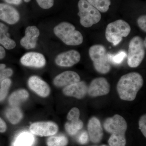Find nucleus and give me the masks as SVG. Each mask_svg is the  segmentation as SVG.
Listing matches in <instances>:
<instances>
[{
  "label": "nucleus",
  "instance_id": "obj_1",
  "mask_svg": "<svg viewBox=\"0 0 146 146\" xmlns=\"http://www.w3.org/2000/svg\"><path fill=\"white\" fill-rule=\"evenodd\" d=\"M142 76L132 72L121 77L117 84V91L121 99L132 101L136 98L138 91L143 85Z\"/></svg>",
  "mask_w": 146,
  "mask_h": 146
},
{
  "label": "nucleus",
  "instance_id": "obj_2",
  "mask_svg": "<svg viewBox=\"0 0 146 146\" xmlns=\"http://www.w3.org/2000/svg\"><path fill=\"white\" fill-rule=\"evenodd\" d=\"M104 127L106 131L111 134L108 140L110 146H125V134L127 124L123 117L117 114L108 118L105 121Z\"/></svg>",
  "mask_w": 146,
  "mask_h": 146
},
{
  "label": "nucleus",
  "instance_id": "obj_3",
  "mask_svg": "<svg viewBox=\"0 0 146 146\" xmlns=\"http://www.w3.org/2000/svg\"><path fill=\"white\" fill-rule=\"evenodd\" d=\"M53 31L56 36L66 45L78 46L83 43V36L81 33L76 29L74 25L68 22L58 24Z\"/></svg>",
  "mask_w": 146,
  "mask_h": 146
},
{
  "label": "nucleus",
  "instance_id": "obj_4",
  "mask_svg": "<svg viewBox=\"0 0 146 146\" xmlns=\"http://www.w3.org/2000/svg\"><path fill=\"white\" fill-rule=\"evenodd\" d=\"M131 28L127 22L123 20H118L108 25L106 29L105 37L108 42L116 46L121 43L123 37L130 33Z\"/></svg>",
  "mask_w": 146,
  "mask_h": 146
},
{
  "label": "nucleus",
  "instance_id": "obj_5",
  "mask_svg": "<svg viewBox=\"0 0 146 146\" xmlns=\"http://www.w3.org/2000/svg\"><path fill=\"white\" fill-rule=\"evenodd\" d=\"M89 53L94 68L98 72L102 74L109 72L111 66L108 58L106 48L103 45L96 44L91 46L89 48Z\"/></svg>",
  "mask_w": 146,
  "mask_h": 146
},
{
  "label": "nucleus",
  "instance_id": "obj_6",
  "mask_svg": "<svg viewBox=\"0 0 146 146\" xmlns=\"http://www.w3.org/2000/svg\"><path fill=\"white\" fill-rule=\"evenodd\" d=\"M78 7V15L80 18V22L82 26L91 27L100 21L102 16L100 11L86 0H80Z\"/></svg>",
  "mask_w": 146,
  "mask_h": 146
},
{
  "label": "nucleus",
  "instance_id": "obj_7",
  "mask_svg": "<svg viewBox=\"0 0 146 146\" xmlns=\"http://www.w3.org/2000/svg\"><path fill=\"white\" fill-rule=\"evenodd\" d=\"M145 47L141 36H136L131 39L129 45L127 64L131 68H136L141 65L145 54Z\"/></svg>",
  "mask_w": 146,
  "mask_h": 146
},
{
  "label": "nucleus",
  "instance_id": "obj_8",
  "mask_svg": "<svg viewBox=\"0 0 146 146\" xmlns=\"http://www.w3.org/2000/svg\"><path fill=\"white\" fill-rule=\"evenodd\" d=\"M33 134L41 136H53L57 133L58 126L51 121L38 122L32 124L29 128Z\"/></svg>",
  "mask_w": 146,
  "mask_h": 146
},
{
  "label": "nucleus",
  "instance_id": "obj_9",
  "mask_svg": "<svg viewBox=\"0 0 146 146\" xmlns=\"http://www.w3.org/2000/svg\"><path fill=\"white\" fill-rule=\"evenodd\" d=\"M80 111L77 108H73L68 112L67 119L70 122L65 123V127L70 135H75L83 127V122L80 119Z\"/></svg>",
  "mask_w": 146,
  "mask_h": 146
},
{
  "label": "nucleus",
  "instance_id": "obj_10",
  "mask_svg": "<svg viewBox=\"0 0 146 146\" xmlns=\"http://www.w3.org/2000/svg\"><path fill=\"white\" fill-rule=\"evenodd\" d=\"M110 90V85L107 80L104 77L93 80L88 87V94L91 97L101 96L107 95Z\"/></svg>",
  "mask_w": 146,
  "mask_h": 146
},
{
  "label": "nucleus",
  "instance_id": "obj_11",
  "mask_svg": "<svg viewBox=\"0 0 146 146\" xmlns=\"http://www.w3.org/2000/svg\"><path fill=\"white\" fill-rule=\"evenodd\" d=\"M81 56L78 51L72 50L61 53L56 56L55 63L61 67H70L80 61Z\"/></svg>",
  "mask_w": 146,
  "mask_h": 146
},
{
  "label": "nucleus",
  "instance_id": "obj_12",
  "mask_svg": "<svg viewBox=\"0 0 146 146\" xmlns=\"http://www.w3.org/2000/svg\"><path fill=\"white\" fill-rule=\"evenodd\" d=\"M88 87L86 82L79 81L64 87L63 94L66 96L74 97L78 99L83 98L88 93Z\"/></svg>",
  "mask_w": 146,
  "mask_h": 146
},
{
  "label": "nucleus",
  "instance_id": "obj_13",
  "mask_svg": "<svg viewBox=\"0 0 146 146\" xmlns=\"http://www.w3.org/2000/svg\"><path fill=\"white\" fill-rule=\"evenodd\" d=\"M25 32V36L20 41L21 46L28 50L34 48L40 35L39 29L35 26H31L27 28Z\"/></svg>",
  "mask_w": 146,
  "mask_h": 146
},
{
  "label": "nucleus",
  "instance_id": "obj_14",
  "mask_svg": "<svg viewBox=\"0 0 146 146\" xmlns=\"http://www.w3.org/2000/svg\"><path fill=\"white\" fill-rule=\"evenodd\" d=\"M29 87L40 96L46 98L50 95V89L48 84L36 76H32L28 80Z\"/></svg>",
  "mask_w": 146,
  "mask_h": 146
},
{
  "label": "nucleus",
  "instance_id": "obj_15",
  "mask_svg": "<svg viewBox=\"0 0 146 146\" xmlns=\"http://www.w3.org/2000/svg\"><path fill=\"white\" fill-rule=\"evenodd\" d=\"M80 81L78 74L74 71H67L60 73L55 77L53 83L58 87L66 86Z\"/></svg>",
  "mask_w": 146,
  "mask_h": 146
},
{
  "label": "nucleus",
  "instance_id": "obj_16",
  "mask_svg": "<svg viewBox=\"0 0 146 146\" xmlns=\"http://www.w3.org/2000/svg\"><path fill=\"white\" fill-rule=\"evenodd\" d=\"M21 62L25 66L41 68L46 65V60L44 56L40 53L30 52L22 56Z\"/></svg>",
  "mask_w": 146,
  "mask_h": 146
},
{
  "label": "nucleus",
  "instance_id": "obj_17",
  "mask_svg": "<svg viewBox=\"0 0 146 146\" xmlns=\"http://www.w3.org/2000/svg\"><path fill=\"white\" fill-rule=\"evenodd\" d=\"M88 133L90 140L94 143L101 141L103 136V131L100 120L96 117L89 119L87 125Z\"/></svg>",
  "mask_w": 146,
  "mask_h": 146
},
{
  "label": "nucleus",
  "instance_id": "obj_18",
  "mask_svg": "<svg viewBox=\"0 0 146 146\" xmlns=\"http://www.w3.org/2000/svg\"><path fill=\"white\" fill-rule=\"evenodd\" d=\"M19 12L12 6L0 3V20L10 25L17 23L20 20Z\"/></svg>",
  "mask_w": 146,
  "mask_h": 146
},
{
  "label": "nucleus",
  "instance_id": "obj_19",
  "mask_svg": "<svg viewBox=\"0 0 146 146\" xmlns=\"http://www.w3.org/2000/svg\"><path fill=\"white\" fill-rule=\"evenodd\" d=\"M0 44L8 50L13 49L16 46L15 41L9 38L8 27L1 23H0Z\"/></svg>",
  "mask_w": 146,
  "mask_h": 146
},
{
  "label": "nucleus",
  "instance_id": "obj_20",
  "mask_svg": "<svg viewBox=\"0 0 146 146\" xmlns=\"http://www.w3.org/2000/svg\"><path fill=\"white\" fill-rule=\"evenodd\" d=\"M29 93L24 89H19L13 92L9 96V102L12 107H17L18 106L28 99Z\"/></svg>",
  "mask_w": 146,
  "mask_h": 146
},
{
  "label": "nucleus",
  "instance_id": "obj_21",
  "mask_svg": "<svg viewBox=\"0 0 146 146\" xmlns=\"http://www.w3.org/2000/svg\"><path fill=\"white\" fill-rule=\"evenodd\" d=\"M6 115L9 121L13 125L17 124L23 117V112L17 107L8 108L7 110Z\"/></svg>",
  "mask_w": 146,
  "mask_h": 146
},
{
  "label": "nucleus",
  "instance_id": "obj_22",
  "mask_svg": "<svg viewBox=\"0 0 146 146\" xmlns=\"http://www.w3.org/2000/svg\"><path fill=\"white\" fill-rule=\"evenodd\" d=\"M33 136L29 133L25 132L17 137L11 146H31L33 143Z\"/></svg>",
  "mask_w": 146,
  "mask_h": 146
},
{
  "label": "nucleus",
  "instance_id": "obj_23",
  "mask_svg": "<svg viewBox=\"0 0 146 146\" xmlns=\"http://www.w3.org/2000/svg\"><path fill=\"white\" fill-rule=\"evenodd\" d=\"M100 12L106 13L109 10L111 5L110 0H86Z\"/></svg>",
  "mask_w": 146,
  "mask_h": 146
},
{
  "label": "nucleus",
  "instance_id": "obj_24",
  "mask_svg": "<svg viewBox=\"0 0 146 146\" xmlns=\"http://www.w3.org/2000/svg\"><path fill=\"white\" fill-rule=\"evenodd\" d=\"M68 143V138L64 135L52 136L47 141L48 146H66Z\"/></svg>",
  "mask_w": 146,
  "mask_h": 146
},
{
  "label": "nucleus",
  "instance_id": "obj_25",
  "mask_svg": "<svg viewBox=\"0 0 146 146\" xmlns=\"http://www.w3.org/2000/svg\"><path fill=\"white\" fill-rule=\"evenodd\" d=\"M127 56L126 52L124 51H121L117 54H115L107 53L108 58L110 62H111L113 64H121L122 63L123 60Z\"/></svg>",
  "mask_w": 146,
  "mask_h": 146
},
{
  "label": "nucleus",
  "instance_id": "obj_26",
  "mask_svg": "<svg viewBox=\"0 0 146 146\" xmlns=\"http://www.w3.org/2000/svg\"><path fill=\"white\" fill-rule=\"evenodd\" d=\"M11 84V80L9 78L5 79L0 83V101H1L5 99L7 96L9 89L10 88Z\"/></svg>",
  "mask_w": 146,
  "mask_h": 146
},
{
  "label": "nucleus",
  "instance_id": "obj_27",
  "mask_svg": "<svg viewBox=\"0 0 146 146\" xmlns=\"http://www.w3.org/2000/svg\"><path fill=\"white\" fill-rule=\"evenodd\" d=\"M37 3L41 8L48 9L54 5V0H36Z\"/></svg>",
  "mask_w": 146,
  "mask_h": 146
},
{
  "label": "nucleus",
  "instance_id": "obj_28",
  "mask_svg": "<svg viewBox=\"0 0 146 146\" xmlns=\"http://www.w3.org/2000/svg\"><path fill=\"white\" fill-rule=\"evenodd\" d=\"M13 74V71L10 68L5 69L0 71V83L5 79L11 76Z\"/></svg>",
  "mask_w": 146,
  "mask_h": 146
},
{
  "label": "nucleus",
  "instance_id": "obj_29",
  "mask_svg": "<svg viewBox=\"0 0 146 146\" xmlns=\"http://www.w3.org/2000/svg\"><path fill=\"white\" fill-rule=\"evenodd\" d=\"M139 128L145 137H146V115L141 116L139 121Z\"/></svg>",
  "mask_w": 146,
  "mask_h": 146
},
{
  "label": "nucleus",
  "instance_id": "obj_30",
  "mask_svg": "<svg viewBox=\"0 0 146 146\" xmlns=\"http://www.w3.org/2000/svg\"><path fill=\"white\" fill-rule=\"evenodd\" d=\"M138 27L145 32H146V16L145 15L140 16L137 19Z\"/></svg>",
  "mask_w": 146,
  "mask_h": 146
},
{
  "label": "nucleus",
  "instance_id": "obj_31",
  "mask_svg": "<svg viewBox=\"0 0 146 146\" xmlns=\"http://www.w3.org/2000/svg\"><path fill=\"white\" fill-rule=\"evenodd\" d=\"M89 140V135L86 131H83L79 136L78 141L82 145L86 144Z\"/></svg>",
  "mask_w": 146,
  "mask_h": 146
},
{
  "label": "nucleus",
  "instance_id": "obj_32",
  "mask_svg": "<svg viewBox=\"0 0 146 146\" xmlns=\"http://www.w3.org/2000/svg\"><path fill=\"white\" fill-rule=\"evenodd\" d=\"M7 129V126L5 122L0 117V132L4 133L6 131Z\"/></svg>",
  "mask_w": 146,
  "mask_h": 146
},
{
  "label": "nucleus",
  "instance_id": "obj_33",
  "mask_svg": "<svg viewBox=\"0 0 146 146\" xmlns=\"http://www.w3.org/2000/svg\"><path fill=\"white\" fill-rule=\"evenodd\" d=\"M6 2L12 4L19 5L21 3L22 0H5Z\"/></svg>",
  "mask_w": 146,
  "mask_h": 146
},
{
  "label": "nucleus",
  "instance_id": "obj_34",
  "mask_svg": "<svg viewBox=\"0 0 146 146\" xmlns=\"http://www.w3.org/2000/svg\"><path fill=\"white\" fill-rule=\"evenodd\" d=\"M5 51L3 47L0 46V59H3L5 57Z\"/></svg>",
  "mask_w": 146,
  "mask_h": 146
},
{
  "label": "nucleus",
  "instance_id": "obj_35",
  "mask_svg": "<svg viewBox=\"0 0 146 146\" xmlns=\"http://www.w3.org/2000/svg\"><path fill=\"white\" fill-rule=\"evenodd\" d=\"M6 65L4 64H0V71L5 69Z\"/></svg>",
  "mask_w": 146,
  "mask_h": 146
},
{
  "label": "nucleus",
  "instance_id": "obj_36",
  "mask_svg": "<svg viewBox=\"0 0 146 146\" xmlns=\"http://www.w3.org/2000/svg\"><path fill=\"white\" fill-rule=\"evenodd\" d=\"M146 38H145V40L143 41V44L144 45V46H145V47L146 48Z\"/></svg>",
  "mask_w": 146,
  "mask_h": 146
},
{
  "label": "nucleus",
  "instance_id": "obj_37",
  "mask_svg": "<svg viewBox=\"0 0 146 146\" xmlns=\"http://www.w3.org/2000/svg\"><path fill=\"white\" fill-rule=\"evenodd\" d=\"M24 1H25V2L28 3L31 0H24Z\"/></svg>",
  "mask_w": 146,
  "mask_h": 146
},
{
  "label": "nucleus",
  "instance_id": "obj_38",
  "mask_svg": "<svg viewBox=\"0 0 146 146\" xmlns=\"http://www.w3.org/2000/svg\"><path fill=\"white\" fill-rule=\"evenodd\" d=\"M100 146H107V145H102Z\"/></svg>",
  "mask_w": 146,
  "mask_h": 146
}]
</instances>
